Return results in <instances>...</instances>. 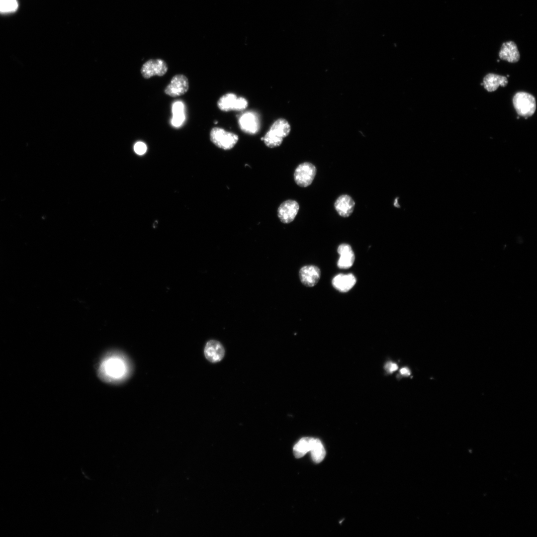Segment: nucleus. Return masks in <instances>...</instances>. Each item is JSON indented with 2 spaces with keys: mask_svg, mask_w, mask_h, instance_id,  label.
Here are the masks:
<instances>
[{
  "mask_svg": "<svg viewBox=\"0 0 537 537\" xmlns=\"http://www.w3.org/2000/svg\"><path fill=\"white\" fill-rule=\"evenodd\" d=\"M334 206L336 210L340 216L347 217L353 212L355 202L351 196L344 194L337 198Z\"/></svg>",
  "mask_w": 537,
  "mask_h": 537,
  "instance_id": "14",
  "label": "nucleus"
},
{
  "mask_svg": "<svg viewBox=\"0 0 537 537\" xmlns=\"http://www.w3.org/2000/svg\"><path fill=\"white\" fill-rule=\"evenodd\" d=\"M134 149L136 153L141 155L144 154L146 152L147 146L145 143L142 142H138L135 144Z\"/></svg>",
  "mask_w": 537,
  "mask_h": 537,
  "instance_id": "22",
  "label": "nucleus"
},
{
  "mask_svg": "<svg viewBox=\"0 0 537 537\" xmlns=\"http://www.w3.org/2000/svg\"><path fill=\"white\" fill-rule=\"evenodd\" d=\"M317 170L314 165L308 162L300 164L295 169L294 179L296 184L301 187L310 185L316 174Z\"/></svg>",
  "mask_w": 537,
  "mask_h": 537,
  "instance_id": "5",
  "label": "nucleus"
},
{
  "mask_svg": "<svg viewBox=\"0 0 537 537\" xmlns=\"http://www.w3.org/2000/svg\"><path fill=\"white\" fill-rule=\"evenodd\" d=\"M309 451L313 461L317 463L321 462L326 455L325 448L321 441L318 439L313 438Z\"/></svg>",
  "mask_w": 537,
  "mask_h": 537,
  "instance_id": "18",
  "label": "nucleus"
},
{
  "mask_svg": "<svg viewBox=\"0 0 537 537\" xmlns=\"http://www.w3.org/2000/svg\"><path fill=\"white\" fill-rule=\"evenodd\" d=\"M189 89L187 78L182 74L175 75L164 90V92L171 97L179 96L185 94Z\"/></svg>",
  "mask_w": 537,
  "mask_h": 537,
  "instance_id": "6",
  "label": "nucleus"
},
{
  "mask_svg": "<svg viewBox=\"0 0 537 537\" xmlns=\"http://www.w3.org/2000/svg\"><path fill=\"white\" fill-rule=\"evenodd\" d=\"M168 70L167 63L161 59H150L142 66L141 73L145 79H149L154 76L161 77L166 74Z\"/></svg>",
  "mask_w": 537,
  "mask_h": 537,
  "instance_id": "7",
  "label": "nucleus"
},
{
  "mask_svg": "<svg viewBox=\"0 0 537 537\" xmlns=\"http://www.w3.org/2000/svg\"><path fill=\"white\" fill-rule=\"evenodd\" d=\"M101 369L105 377L115 380L124 377L127 372V366L120 358L111 357L103 363Z\"/></svg>",
  "mask_w": 537,
  "mask_h": 537,
  "instance_id": "3",
  "label": "nucleus"
},
{
  "mask_svg": "<svg viewBox=\"0 0 537 537\" xmlns=\"http://www.w3.org/2000/svg\"><path fill=\"white\" fill-rule=\"evenodd\" d=\"M313 438H301L294 446L293 453L296 458L303 457L310 450Z\"/></svg>",
  "mask_w": 537,
  "mask_h": 537,
  "instance_id": "19",
  "label": "nucleus"
},
{
  "mask_svg": "<svg viewBox=\"0 0 537 537\" xmlns=\"http://www.w3.org/2000/svg\"><path fill=\"white\" fill-rule=\"evenodd\" d=\"M217 105L218 108L223 111H242L247 107L248 102L247 99L243 97H238L233 93H227L218 99Z\"/></svg>",
  "mask_w": 537,
  "mask_h": 537,
  "instance_id": "4",
  "label": "nucleus"
},
{
  "mask_svg": "<svg viewBox=\"0 0 537 537\" xmlns=\"http://www.w3.org/2000/svg\"><path fill=\"white\" fill-rule=\"evenodd\" d=\"M340 257L338 261V266L341 268H350L355 261V255L351 247L347 244L340 245L338 248Z\"/></svg>",
  "mask_w": 537,
  "mask_h": 537,
  "instance_id": "15",
  "label": "nucleus"
},
{
  "mask_svg": "<svg viewBox=\"0 0 537 537\" xmlns=\"http://www.w3.org/2000/svg\"><path fill=\"white\" fill-rule=\"evenodd\" d=\"M514 107L520 116L528 117L533 115L536 109V101L531 94L520 91L517 92L513 98Z\"/></svg>",
  "mask_w": 537,
  "mask_h": 537,
  "instance_id": "1",
  "label": "nucleus"
},
{
  "mask_svg": "<svg viewBox=\"0 0 537 537\" xmlns=\"http://www.w3.org/2000/svg\"><path fill=\"white\" fill-rule=\"evenodd\" d=\"M332 284L337 290L345 292L350 290L355 284L356 278L352 274H339L332 280Z\"/></svg>",
  "mask_w": 537,
  "mask_h": 537,
  "instance_id": "16",
  "label": "nucleus"
},
{
  "mask_svg": "<svg viewBox=\"0 0 537 537\" xmlns=\"http://www.w3.org/2000/svg\"><path fill=\"white\" fill-rule=\"evenodd\" d=\"M299 209V205L297 201L293 200H287L283 202L278 207L277 215L281 222L289 223L293 221Z\"/></svg>",
  "mask_w": 537,
  "mask_h": 537,
  "instance_id": "8",
  "label": "nucleus"
},
{
  "mask_svg": "<svg viewBox=\"0 0 537 537\" xmlns=\"http://www.w3.org/2000/svg\"><path fill=\"white\" fill-rule=\"evenodd\" d=\"M239 123L242 130L246 133L254 134L259 131V120L252 112H248L242 114L239 118Z\"/></svg>",
  "mask_w": 537,
  "mask_h": 537,
  "instance_id": "12",
  "label": "nucleus"
},
{
  "mask_svg": "<svg viewBox=\"0 0 537 537\" xmlns=\"http://www.w3.org/2000/svg\"><path fill=\"white\" fill-rule=\"evenodd\" d=\"M500 58L510 63L517 62L520 57L516 44L509 41L502 44L499 53Z\"/></svg>",
  "mask_w": 537,
  "mask_h": 537,
  "instance_id": "13",
  "label": "nucleus"
},
{
  "mask_svg": "<svg viewBox=\"0 0 537 537\" xmlns=\"http://www.w3.org/2000/svg\"><path fill=\"white\" fill-rule=\"evenodd\" d=\"M507 84L508 80L506 77L492 73L486 75L483 80V85L489 92L496 90L499 86L504 87Z\"/></svg>",
  "mask_w": 537,
  "mask_h": 537,
  "instance_id": "17",
  "label": "nucleus"
},
{
  "mask_svg": "<svg viewBox=\"0 0 537 537\" xmlns=\"http://www.w3.org/2000/svg\"><path fill=\"white\" fill-rule=\"evenodd\" d=\"M172 125L175 127L180 126L185 119L183 103L181 101L175 102L172 106Z\"/></svg>",
  "mask_w": 537,
  "mask_h": 537,
  "instance_id": "20",
  "label": "nucleus"
},
{
  "mask_svg": "<svg viewBox=\"0 0 537 537\" xmlns=\"http://www.w3.org/2000/svg\"><path fill=\"white\" fill-rule=\"evenodd\" d=\"M397 368V365L395 363L390 362L386 364V369L389 372H393L396 371Z\"/></svg>",
  "mask_w": 537,
  "mask_h": 537,
  "instance_id": "23",
  "label": "nucleus"
},
{
  "mask_svg": "<svg viewBox=\"0 0 537 537\" xmlns=\"http://www.w3.org/2000/svg\"><path fill=\"white\" fill-rule=\"evenodd\" d=\"M225 354L224 349L221 344L215 340L208 341L204 349L206 358L210 362H217L220 361Z\"/></svg>",
  "mask_w": 537,
  "mask_h": 537,
  "instance_id": "11",
  "label": "nucleus"
},
{
  "mask_svg": "<svg viewBox=\"0 0 537 537\" xmlns=\"http://www.w3.org/2000/svg\"><path fill=\"white\" fill-rule=\"evenodd\" d=\"M291 127L288 121L280 118L276 120L266 133L273 139L282 142L283 138L290 133Z\"/></svg>",
  "mask_w": 537,
  "mask_h": 537,
  "instance_id": "9",
  "label": "nucleus"
},
{
  "mask_svg": "<svg viewBox=\"0 0 537 537\" xmlns=\"http://www.w3.org/2000/svg\"><path fill=\"white\" fill-rule=\"evenodd\" d=\"M210 141L217 147L225 150H230L236 144L238 136L223 128L215 127L210 132Z\"/></svg>",
  "mask_w": 537,
  "mask_h": 537,
  "instance_id": "2",
  "label": "nucleus"
},
{
  "mask_svg": "<svg viewBox=\"0 0 537 537\" xmlns=\"http://www.w3.org/2000/svg\"><path fill=\"white\" fill-rule=\"evenodd\" d=\"M321 275L320 269L315 266L308 265L301 268L299 276L301 282L306 286L312 287L318 282Z\"/></svg>",
  "mask_w": 537,
  "mask_h": 537,
  "instance_id": "10",
  "label": "nucleus"
},
{
  "mask_svg": "<svg viewBox=\"0 0 537 537\" xmlns=\"http://www.w3.org/2000/svg\"><path fill=\"white\" fill-rule=\"evenodd\" d=\"M398 198H396V199L395 200L394 202V205L396 207H399V206H400L399 205V204H398Z\"/></svg>",
  "mask_w": 537,
  "mask_h": 537,
  "instance_id": "25",
  "label": "nucleus"
},
{
  "mask_svg": "<svg viewBox=\"0 0 537 537\" xmlns=\"http://www.w3.org/2000/svg\"><path fill=\"white\" fill-rule=\"evenodd\" d=\"M400 373H401V374H402L403 375H405V376H408V375H409L410 374V371L406 367H404V368H402V369H401Z\"/></svg>",
  "mask_w": 537,
  "mask_h": 537,
  "instance_id": "24",
  "label": "nucleus"
},
{
  "mask_svg": "<svg viewBox=\"0 0 537 537\" xmlns=\"http://www.w3.org/2000/svg\"><path fill=\"white\" fill-rule=\"evenodd\" d=\"M18 7L17 0H0V13L8 14L16 11Z\"/></svg>",
  "mask_w": 537,
  "mask_h": 537,
  "instance_id": "21",
  "label": "nucleus"
}]
</instances>
